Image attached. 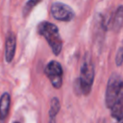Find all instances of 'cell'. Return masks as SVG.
Instances as JSON below:
<instances>
[{
	"label": "cell",
	"instance_id": "6da1fadb",
	"mask_svg": "<svg viewBox=\"0 0 123 123\" xmlns=\"http://www.w3.org/2000/svg\"><path fill=\"white\" fill-rule=\"evenodd\" d=\"M37 32L46 39L53 53L58 56L62 48V39L60 36L58 27L51 22L42 21L37 25Z\"/></svg>",
	"mask_w": 123,
	"mask_h": 123
},
{
	"label": "cell",
	"instance_id": "7a4b0ae2",
	"mask_svg": "<svg viewBox=\"0 0 123 123\" xmlns=\"http://www.w3.org/2000/svg\"><path fill=\"white\" fill-rule=\"evenodd\" d=\"M123 89V79L117 73H112L108 81L105 103L107 108L111 109Z\"/></svg>",
	"mask_w": 123,
	"mask_h": 123
},
{
	"label": "cell",
	"instance_id": "3957f363",
	"mask_svg": "<svg viewBox=\"0 0 123 123\" xmlns=\"http://www.w3.org/2000/svg\"><path fill=\"white\" fill-rule=\"evenodd\" d=\"M78 80L81 87V93L84 95H88L94 81V66L90 58H86L84 60L81 67L80 78Z\"/></svg>",
	"mask_w": 123,
	"mask_h": 123
},
{
	"label": "cell",
	"instance_id": "277c9868",
	"mask_svg": "<svg viewBox=\"0 0 123 123\" xmlns=\"http://www.w3.org/2000/svg\"><path fill=\"white\" fill-rule=\"evenodd\" d=\"M44 73L47 76V78L50 80L52 86L59 89L62 86V67L61 63L57 61H51L49 62L45 68Z\"/></svg>",
	"mask_w": 123,
	"mask_h": 123
},
{
	"label": "cell",
	"instance_id": "5b68a950",
	"mask_svg": "<svg viewBox=\"0 0 123 123\" xmlns=\"http://www.w3.org/2000/svg\"><path fill=\"white\" fill-rule=\"evenodd\" d=\"M51 15L60 21H70L74 18L75 13L71 7L62 2H55L50 8Z\"/></svg>",
	"mask_w": 123,
	"mask_h": 123
},
{
	"label": "cell",
	"instance_id": "8992f818",
	"mask_svg": "<svg viewBox=\"0 0 123 123\" xmlns=\"http://www.w3.org/2000/svg\"><path fill=\"white\" fill-rule=\"evenodd\" d=\"M16 48V37L14 33L10 32L7 35L6 38V51H5V58L7 62H11L14 57Z\"/></svg>",
	"mask_w": 123,
	"mask_h": 123
},
{
	"label": "cell",
	"instance_id": "52a82bcc",
	"mask_svg": "<svg viewBox=\"0 0 123 123\" xmlns=\"http://www.w3.org/2000/svg\"><path fill=\"white\" fill-rule=\"evenodd\" d=\"M11 105V96L8 92H4L0 97V120H5L9 114Z\"/></svg>",
	"mask_w": 123,
	"mask_h": 123
},
{
	"label": "cell",
	"instance_id": "ba28073f",
	"mask_svg": "<svg viewBox=\"0 0 123 123\" xmlns=\"http://www.w3.org/2000/svg\"><path fill=\"white\" fill-rule=\"evenodd\" d=\"M110 26L115 32H118L123 26V6H119L115 11L112 19L110 21Z\"/></svg>",
	"mask_w": 123,
	"mask_h": 123
},
{
	"label": "cell",
	"instance_id": "9c48e42d",
	"mask_svg": "<svg viewBox=\"0 0 123 123\" xmlns=\"http://www.w3.org/2000/svg\"><path fill=\"white\" fill-rule=\"evenodd\" d=\"M61 109L60 101L57 97H53L51 99L50 103V110H49V117L50 118H56V115L59 113Z\"/></svg>",
	"mask_w": 123,
	"mask_h": 123
},
{
	"label": "cell",
	"instance_id": "30bf717a",
	"mask_svg": "<svg viewBox=\"0 0 123 123\" xmlns=\"http://www.w3.org/2000/svg\"><path fill=\"white\" fill-rule=\"evenodd\" d=\"M41 1H42V0H28L27 3L25 4V6L23 7V10H22V14H23V16L26 17V16L31 12V11H32L38 3H40Z\"/></svg>",
	"mask_w": 123,
	"mask_h": 123
},
{
	"label": "cell",
	"instance_id": "8fae6325",
	"mask_svg": "<svg viewBox=\"0 0 123 123\" xmlns=\"http://www.w3.org/2000/svg\"><path fill=\"white\" fill-rule=\"evenodd\" d=\"M123 62V46H121L117 53H116V57H115V63L117 66H120Z\"/></svg>",
	"mask_w": 123,
	"mask_h": 123
},
{
	"label": "cell",
	"instance_id": "7c38bea8",
	"mask_svg": "<svg viewBox=\"0 0 123 123\" xmlns=\"http://www.w3.org/2000/svg\"><path fill=\"white\" fill-rule=\"evenodd\" d=\"M48 123H56V119L55 118H50Z\"/></svg>",
	"mask_w": 123,
	"mask_h": 123
},
{
	"label": "cell",
	"instance_id": "4fadbf2b",
	"mask_svg": "<svg viewBox=\"0 0 123 123\" xmlns=\"http://www.w3.org/2000/svg\"><path fill=\"white\" fill-rule=\"evenodd\" d=\"M116 123H123V116L121 117V118H119L118 120H117V122Z\"/></svg>",
	"mask_w": 123,
	"mask_h": 123
},
{
	"label": "cell",
	"instance_id": "5bb4252c",
	"mask_svg": "<svg viewBox=\"0 0 123 123\" xmlns=\"http://www.w3.org/2000/svg\"><path fill=\"white\" fill-rule=\"evenodd\" d=\"M98 123H106V121L104 120V119H101V120H99V122Z\"/></svg>",
	"mask_w": 123,
	"mask_h": 123
},
{
	"label": "cell",
	"instance_id": "9a60e30c",
	"mask_svg": "<svg viewBox=\"0 0 123 123\" xmlns=\"http://www.w3.org/2000/svg\"><path fill=\"white\" fill-rule=\"evenodd\" d=\"M14 123H19V122H14Z\"/></svg>",
	"mask_w": 123,
	"mask_h": 123
}]
</instances>
